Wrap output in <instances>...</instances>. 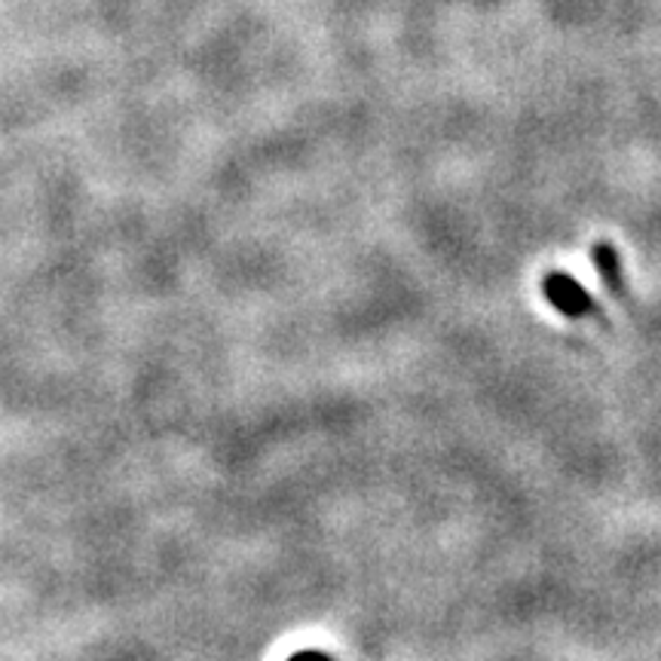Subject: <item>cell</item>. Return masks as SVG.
Listing matches in <instances>:
<instances>
[{"mask_svg": "<svg viewBox=\"0 0 661 661\" xmlns=\"http://www.w3.org/2000/svg\"><path fill=\"white\" fill-rule=\"evenodd\" d=\"M594 263H598L600 279H603V285L610 288L613 294L625 292V279H622V261H618V251L610 243H598L594 246Z\"/></svg>", "mask_w": 661, "mask_h": 661, "instance_id": "7a4b0ae2", "label": "cell"}, {"mask_svg": "<svg viewBox=\"0 0 661 661\" xmlns=\"http://www.w3.org/2000/svg\"><path fill=\"white\" fill-rule=\"evenodd\" d=\"M542 292L548 297V304L554 309H560L569 319H579V316H588L594 309V300L588 297L582 285L576 279L564 276V273H548L545 282H542Z\"/></svg>", "mask_w": 661, "mask_h": 661, "instance_id": "6da1fadb", "label": "cell"}, {"mask_svg": "<svg viewBox=\"0 0 661 661\" xmlns=\"http://www.w3.org/2000/svg\"><path fill=\"white\" fill-rule=\"evenodd\" d=\"M288 661H331V656H324V652H316V649H307V652H297Z\"/></svg>", "mask_w": 661, "mask_h": 661, "instance_id": "3957f363", "label": "cell"}]
</instances>
